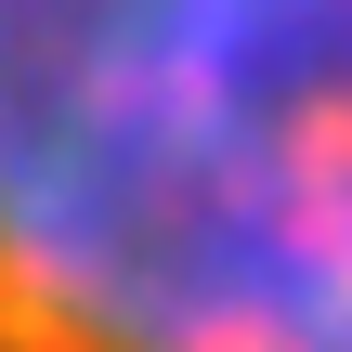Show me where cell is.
<instances>
[{
  "label": "cell",
  "instance_id": "obj_1",
  "mask_svg": "<svg viewBox=\"0 0 352 352\" xmlns=\"http://www.w3.org/2000/svg\"><path fill=\"white\" fill-rule=\"evenodd\" d=\"M0 352H352V0H0Z\"/></svg>",
  "mask_w": 352,
  "mask_h": 352
}]
</instances>
